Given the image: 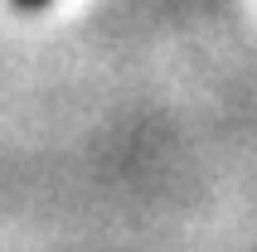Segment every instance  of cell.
Segmentation results:
<instances>
[{
    "label": "cell",
    "instance_id": "6da1fadb",
    "mask_svg": "<svg viewBox=\"0 0 257 252\" xmlns=\"http://www.w3.org/2000/svg\"><path fill=\"white\" fill-rule=\"evenodd\" d=\"M15 5H20V10H44L49 0H15Z\"/></svg>",
    "mask_w": 257,
    "mask_h": 252
}]
</instances>
